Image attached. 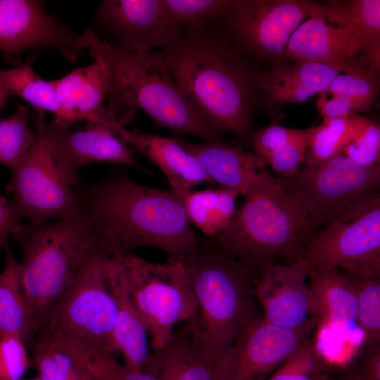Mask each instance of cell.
Returning a JSON list of instances; mask_svg holds the SVG:
<instances>
[{"label": "cell", "mask_w": 380, "mask_h": 380, "mask_svg": "<svg viewBox=\"0 0 380 380\" xmlns=\"http://www.w3.org/2000/svg\"><path fill=\"white\" fill-rule=\"evenodd\" d=\"M173 78L211 127L251 142L256 73L213 21L161 51Z\"/></svg>", "instance_id": "1"}, {"label": "cell", "mask_w": 380, "mask_h": 380, "mask_svg": "<svg viewBox=\"0 0 380 380\" xmlns=\"http://www.w3.org/2000/svg\"><path fill=\"white\" fill-rule=\"evenodd\" d=\"M80 209L111 255L153 246L184 256L198 242L182 201L171 189L140 184L122 170L77 188Z\"/></svg>", "instance_id": "2"}, {"label": "cell", "mask_w": 380, "mask_h": 380, "mask_svg": "<svg viewBox=\"0 0 380 380\" xmlns=\"http://www.w3.org/2000/svg\"><path fill=\"white\" fill-rule=\"evenodd\" d=\"M77 42L106 63L110 76L107 107L122 125L131 119L134 108H139L156 125L176 136L190 134L208 141H222L220 134L178 86L161 51H118L90 27L78 35Z\"/></svg>", "instance_id": "3"}, {"label": "cell", "mask_w": 380, "mask_h": 380, "mask_svg": "<svg viewBox=\"0 0 380 380\" xmlns=\"http://www.w3.org/2000/svg\"><path fill=\"white\" fill-rule=\"evenodd\" d=\"M230 222L204 242L245 264L258 279L279 258H300L318 227L266 168L259 172Z\"/></svg>", "instance_id": "4"}, {"label": "cell", "mask_w": 380, "mask_h": 380, "mask_svg": "<svg viewBox=\"0 0 380 380\" xmlns=\"http://www.w3.org/2000/svg\"><path fill=\"white\" fill-rule=\"evenodd\" d=\"M197 305L192 335L213 362L253 321L262 317L251 270L216 246L198 240L183 256Z\"/></svg>", "instance_id": "5"}, {"label": "cell", "mask_w": 380, "mask_h": 380, "mask_svg": "<svg viewBox=\"0 0 380 380\" xmlns=\"http://www.w3.org/2000/svg\"><path fill=\"white\" fill-rule=\"evenodd\" d=\"M13 236L23 254L21 284L37 334L87 262L108 247L81 209L53 223L23 224Z\"/></svg>", "instance_id": "6"}, {"label": "cell", "mask_w": 380, "mask_h": 380, "mask_svg": "<svg viewBox=\"0 0 380 380\" xmlns=\"http://www.w3.org/2000/svg\"><path fill=\"white\" fill-rule=\"evenodd\" d=\"M129 292L153 350L172 338L175 325L193 324L197 305L183 256L152 262L129 253L122 256Z\"/></svg>", "instance_id": "7"}, {"label": "cell", "mask_w": 380, "mask_h": 380, "mask_svg": "<svg viewBox=\"0 0 380 380\" xmlns=\"http://www.w3.org/2000/svg\"><path fill=\"white\" fill-rule=\"evenodd\" d=\"M277 178L318 227L347 218L380 196V163L365 166L343 154Z\"/></svg>", "instance_id": "8"}, {"label": "cell", "mask_w": 380, "mask_h": 380, "mask_svg": "<svg viewBox=\"0 0 380 380\" xmlns=\"http://www.w3.org/2000/svg\"><path fill=\"white\" fill-rule=\"evenodd\" d=\"M106 248L94 255L58 299L39 332L53 339L73 340L114 354L115 305L108 287Z\"/></svg>", "instance_id": "9"}, {"label": "cell", "mask_w": 380, "mask_h": 380, "mask_svg": "<svg viewBox=\"0 0 380 380\" xmlns=\"http://www.w3.org/2000/svg\"><path fill=\"white\" fill-rule=\"evenodd\" d=\"M319 5L301 0H230L213 22L241 53L282 58L293 32Z\"/></svg>", "instance_id": "10"}, {"label": "cell", "mask_w": 380, "mask_h": 380, "mask_svg": "<svg viewBox=\"0 0 380 380\" xmlns=\"http://www.w3.org/2000/svg\"><path fill=\"white\" fill-rule=\"evenodd\" d=\"M300 258L308 274L341 270L352 275L380 274V196L353 215L319 230Z\"/></svg>", "instance_id": "11"}, {"label": "cell", "mask_w": 380, "mask_h": 380, "mask_svg": "<svg viewBox=\"0 0 380 380\" xmlns=\"http://www.w3.org/2000/svg\"><path fill=\"white\" fill-rule=\"evenodd\" d=\"M29 151L10 168L6 190L11 194L22 218L42 224L52 218L73 215L80 210L79 198L65 182L37 131Z\"/></svg>", "instance_id": "12"}, {"label": "cell", "mask_w": 380, "mask_h": 380, "mask_svg": "<svg viewBox=\"0 0 380 380\" xmlns=\"http://www.w3.org/2000/svg\"><path fill=\"white\" fill-rule=\"evenodd\" d=\"M93 25L97 37L120 52L165 48L184 32L171 20L165 0L101 1Z\"/></svg>", "instance_id": "13"}, {"label": "cell", "mask_w": 380, "mask_h": 380, "mask_svg": "<svg viewBox=\"0 0 380 380\" xmlns=\"http://www.w3.org/2000/svg\"><path fill=\"white\" fill-rule=\"evenodd\" d=\"M35 130L45 139L60 174L70 186H82L79 170L93 163H118L144 168L135 160L133 151L113 132L112 122H87L76 130L44 119L37 111Z\"/></svg>", "instance_id": "14"}, {"label": "cell", "mask_w": 380, "mask_h": 380, "mask_svg": "<svg viewBox=\"0 0 380 380\" xmlns=\"http://www.w3.org/2000/svg\"><path fill=\"white\" fill-rule=\"evenodd\" d=\"M311 331L279 327L262 317L256 319L217 359L213 380H266Z\"/></svg>", "instance_id": "15"}, {"label": "cell", "mask_w": 380, "mask_h": 380, "mask_svg": "<svg viewBox=\"0 0 380 380\" xmlns=\"http://www.w3.org/2000/svg\"><path fill=\"white\" fill-rule=\"evenodd\" d=\"M70 27L48 13L42 1L0 0V51L18 56L36 48H54L76 63L84 48Z\"/></svg>", "instance_id": "16"}, {"label": "cell", "mask_w": 380, "mask_h": 380, "mask_svg": "<svg viewBox=\"0 0 380 380\" xmlns=\"http://www.w3.org/2000/svg\"><path fill=\"white\" fill-rule=\"evenodd\" d=\"M308 270L300 257L288 264L274 263L255 280V296L267 322L291 330H310L317 325Z\"/></svg>", "instance_id": "17"}, {"label": "cell", "mask_w": 380, "mask_h": 380, "mask_svg": "<svg viewBox=\"0 0 380 380\" xmlns=\"http://www.w3.org/2000/svg\"><path fill=\"white\" fill-rule=\"evenodd\" d=\"M361 45L340 27L327 21L322 5L289 38L284 56L329 65L341 73L365 69L357 58Z\"/></svg>", "instance_id": "18"}, {"label": "cell", "mask_w": 380, "mask_h": 380, "mask_svg": "<svg viewBox=\"0 0 380 380\" xmlns=\"http://www.w3.org/2000/svg\"><path fill=\"white\" fill-rule=\"evenodd\" d=\"M94 59L53 80L60 106L53 122L70 127L82 121L109 122L116 118L111 109L103 106L110 88L108 69L103 61Z\"/></svg>", "instance_id": "19"}, {"label": "cell", "mask_w": 380, "mask_h": 380, "mask_svg": "<svg viewBox=\"0 0 380 380\" xmlns=\"http://www.w3.org/2000/svg\"><path fill=\"white\" fill-rule=\"evenodd\" d=\"M112 129L127 145L145 156L160 168L168 179L170 189L175 193L189 191L202 183L217 187L196 158L182 146L178 138L131 131L117 119L113 121Z\"/></svg>", "instance_id": "20"}, {"label": "cell", "mask_w": 380, "mask_h": 380, "mask_svg": "<svg viewBox=\"0 0 380 380\" xmlns=\"http://www.w3.org/2000/svg\"><path fill=\"white\" fill-rule=\"evenodd\" d=\"M122 256L110 255L106 265L107 281L115 305L114 341L124 364L133 370L141 371L149 353L148 333L129 292Z\"/></svg>", "instance_id": "21"}, {"label": "cell", "mask_w": 380, "mask_h": 380, "mask_svg": "<svg viewBox=\"0 0 380 380\" xmlns=\"http://www.w3.org/2000/svg\"><path fill=\"white\" fill-rule=\"evenodd\" d=\"M341 73L329 65L309 61L278 65L270 72L258 74V94L262 93L265 103L274 108L304 102L322 93Z\"/></svg>", "instance_id": "22"}, {"label": "cell", "mask_w": 380, "mask_h": 380, "mask_svg": "<svg viewBox=\"0 0 380 380\" xmlns=\"http://www.w3.org/2000/svg\"><path fill=\"white\" fill-rule=\"evenodd\" d=\"M178 140L198 160L210 179L219 187L244 195L265 164L254 153L223 141L192 144Z\"/></svg>", "instance_id": "23"}, {"label": "cell", "mask_w": 380, "mask_h": 380, "mask_svg": "<svg viewBox=\"0 0 380 380\" xmlns=\"http://www.w3.org/2000/svg\"><path fill=\"white\" fill-rule=\"evenodd\" d=\"M215 365L184 323L165 346L148 353L141 371L157 380H213Z\"/></svg>", "instance_id": "24"}, {"label": "cell", "mask_w": 380, "mask_h": 380, "mask_svg": "<svg viewBox=\"0 0 380 380\" xmlns=\"http://www.w3.org/2000/svg\"><path fill=\"white\" fill-rule=\"evenodd\" d=\"M325 20L346 31L362 48L368 68L380 67V1H329L322 5Z\"/></svg>", "instance_id": "25"}, {"label": "cell", "mask_w": 380, "mask_h": 380, "mask_svg": "<svg viewBox=\"0 0 380 380\" xmlns=\"http://www.w3.org/2000/svg\"><path fill=\"white\" fill-rule=\"evenodd\" d=\"M308 277L317 324L341 329L357 325L355 293L348 279L335 270L310 272Z\"/></svg>", "instance_id": "26"}, {"label": "cell", "mask_w": 380, "mask_h": 380, "mask_svg": "<svg viewBox=\"0 0 380 380\" xmlns=\"http://www.w3.org/2000/svg\"><path fill=\"white\" fill-rule=\"evenodd\" d=\"M5 265L0 272V336L11 335L29 345L36 335L21 284V264L4 246Z\"/></svg>", "instance_id": "27"}, {"label": "cell", "mask_w": 380, "mask_h": 380, "mask_svg": "<svg viewBox=\"0 0 380 380\" xmlns=\"http://www.w3.org/2000/svg\"><path fill=\"white\" fill-rule=\"evenodd\" d=\"M182 201L190 223L211 238L232 220L239 194L229 189H206L176 193Z\"/></svg>", "instance_id": "28"}, {"label": "cell", "mask_w": 380, "mask_h": 380, "mask_svg": "<svg viewBox=\"0 0 380 380\" xmlns=\"http://www.w3.org/2000/svg\"><path fill=\"white\" fill-rule=\"evenodd\" d=\"M30 57L27 61L8 69H0V82L8 96H18L37 111H48L54 117L59 115L60 106L53 80H46L32 68Z\"/></svg>", "instance_id": "29"}, {"label": "cell", "mask_w": 380, "mask_h": 380, "mask_svg": "<svg viewBox=\"0 0 380 380\" xmlns=\"http://www.w3.org/2000/svg\"><path fill=\"white\" fill-rule=\"evenodd\" d=\"M65 349L93 380H157L142 372L119 363L113 354L73 340L53 339Z\"/></svg>", "instance_id": "30"}, {"label": "cell", "mask_w": 380, "mask_h": 380, "mask_svg": "<svg viewBox=\"0 0 380 380\" xmlns=\"http://www.w3.org/2000/svg\"><path fill=\"white\" fill-rule=\"evenodd\" d=\"M357 116L324 118L320 125L310 127L304 163L313 165L341 155L356 130Z\"/></svg>", "instance_id": "31"}, {"label": "cell", "mask_w": 380, "mask_h": 380, "mask_svg": "<svg viewBox=\"0 0 380 380\" xmlns=\"http://www.w3.org/2000/svg\"><path fill=\"white\" fill-rule=\"evenodd\" d=\"M343 274L355 291L356 323L363 334L366 348L380 346V274L359 276Z\"/></svg>", "instance_id": "32"}, {"label": "cell", "mask_w": 380, "mask_h": 380, "mask_svg": "<svg viewBox=\"0 0 380 380\" xmlns=\"http://www.w3.org/2000/svg\"><path fill=\"white\" fill-rule=\"evenodd\" d=\"M36 135L28 106H19L10 116L0 120V164L9 168L15 165L32 146Z\"/></svg>", "instance_id": "33"}, {"label": "cell", "mask_w": 380, "mask_h": 380, "mask_svg": "<svg viewBox=\"0 0 380 380\" xmlns=\"http://www.w3.org/2000/svg\"><path fill=\"white\" fill-rule=\"evenodd\" d=\"M266 380H332L327 361L308 337Z\"/></svg>", "instance_id": "34"}, {"label": "cell", "mask_w": 380, "mask_h": 380, "mask_svg": "<svg viewBox=\"0 0 380 380\" xmlns=\"http://www.w3.org/2000/svg\"><path fill=\"white\" fill-rule=\"evenodd\" d=\"M230 0H165L172 22L186 31L203 30L208 22L219 18L227 9Z\"/></svg>", "instance_id": "35"}, {"label": "cell", "mask_w": 380, "mask_h": 380, "mask_svg": "<svg viewBox=\"0 0 380 380\" xmlns=\"http://www.w3.org/2000/svg\"><path fill=\"white\" fill-rule=\"evenodd\" d=\"M378 72L367 68L355 72L341 73L322 93L347 97L356 102L361 111L367 110L378 95Z\"/></svg>", "instance_id": "36"}, {"label": "cell", "mask_w": 380, "mask_h": 380, "mask_svg": "<svg viewBox=\"0 0 380 380\" xmlns=\"http://www.w3.org/2000/svg\"><path fill=\"white\" fill-rule=\"evenodd\" d=\"M342 154L365 166L380 163V127L372 120L357 116L356 130Z\"/></svg>", "instance_id": "37"}, {"label": "cell", "mask_w": 380, "mask_h": 380, "mask_svg": "<svg viewBox=\"0 0 380 380\" xmlns=\"http://www.w3.org/2000/svg\"><path fill=\"white\" fill-rule=\"evenodd\" d=\"M272 122L253 133L251 143L254 153L265 164L274 156L283 151L301 132Z\"/></svg>", "instance_id": "38"}, {"label": "cell", "mask_w": 380, "mask_h": 380, "mask_svg": "<svg viewBox=\"0 0 380 380\" xmlns=\"http://www.w3.org/2000/svg\"><path fill=\"white\" fill-rule=\"evenodd\" d=\"M30 365L26 345L19 338L0 336V380H21Z\"/></svg>", "instance_id": "39"}, {"label": "cell", "mask_w": 380, "mask_h": 380, "mask_svg": "<svg viewBox=\"0 0 380 380\" xmlns=\"http://www.w3.org/2000/svg\"><path fill=\"white\" fill-rule=\"evenodd\" d=\"M41 380H67L58 368L45 340L37 334L29 345Z\"/></svg>", "instance_id": "40"}, {"label": "cell", "mask_w": 380, "mask_h": 380, "mask_svg": "<svg viewBox=\"0 0 380 380\" xmlns=\"http://www.w3.org/2000/svg\"><path fill=\"white\" fill-rule=\"evenodd\" d=\"M318 113L323 118H347L361 112L359 105L353 100L341 96H331L322 93L316 101Z\"/></svg>", "instance_id": "41"}, {"label": "cell", "mask_w": 380, "mask_h": 380, "mask_svg": "<svg viewBox=\"0 0 380 380\" xmlns=\"http://www.w3.org/2000/svg\"><path fill=\"white\" fill-rule=\"evenodd\" d=\"M22 217L13 200L0 196V234H15L21 228Z\"/></svg>", "instance_id": "42"}, {"label": "cell", "mask_w": 380, "mask_h": 380, "mask_svg": "<svg viewBox=\"0 0 380 380\" xmlns=\"http://www.w3.org/2000/svg\"><path fill=\"white\" fill-rule=\"evenodd\" d=\"M344 380H380V377L370 374L358 365L355 369L346 376Z\"/></svg>", "instance_id": "43"}, {"label": "cell", "mask_w": 380, "mask_h": 380, "mask_svg": "<svg viewBox=\"0 0 380 380\" xmlns=\"http://www.w3.org/2000/svg\"><path fill=\"white\" fill-rule=\"evenodd\" d=\"M8 94L4 87V85L0 82V109L4 106L6 99L8 97Z\"/></svg>", "instance_id": "44"}, {"label": "cell", "mask_w": 380, "mask_h": 380, "mask_svg": "<svg viewBox=\"0 0 380 380\" xmlns=\"http://www.w3.org/2000/svg\"><path fill=\"white\" fill-rule=\"evenodd\" d=\"M7 237L8 235L0 234V250L6 244Z\"/></svg>", "instance_id": "45"}, {"label": "cell", "mask_w": 380, "mask_h": 380, "mask_svg": "<svg viewBox=\"0 0 380 380\" xmlns=\"http://www.w3.org/2000/svg\"><path fill=\"white\" fill-rule=\"evenodd\" d=\"M21 380H41V379H39V376H37V377H34V378H33V379H22Z\"/></svg>", "instance_id": "46"}]
</instances>
